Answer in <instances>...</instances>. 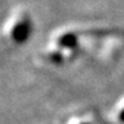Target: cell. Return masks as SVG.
I'll return each instance as SVG.
<instances>
[{"label":"cell","mask_w":124,"mask_h":124,"mask_svg":"<svg viewBox=\"0 0 124 124\" xmlns=\"http://www.w3.org/2000/svg\"><path fill=\"white\" fill-rule=\"evenodd\" d=\"M32 33V24L29 19H23L16 23L12 31V37L16 43H24Z\"/></svg>","instance_id":"6da1fadb"},{"label":"cell","mask_w":124,"mask_h":124,"mask_svg":"<svg viewBox=\"0 0 124 124\" xmlns=\"http://www.w3.org/2000/svg\"><path fill=\"white\" fill-rule=\"evenodd\" d=\"M58 44L66 48H74L77 44V36L75 33H66L58 39Z\"/></svg>","instance_id":"7a4b0ae2"},{"label":"cell","mask_w":124,"mask_h":124,"mask_svg":"<svg viewBox=\"0 0 124 124\" xmlns=\"http://www.w3.org/2000/svg\"><path fill=\"white\" fill-rule=\"evenodd\" d=\"M51 58H52L53 61H56V62H61V60H62V57H61L60 54H57V53L52 54V56H51Z\"/></svg>","instance_id":"3957f363"},{"label":"cell","mask_w":124,"mask_h":124,"mask_svg":"<svg viewBox=\"0 0 124 124\" xmlns=\"http://www.w3.org/2000/svg\"><path fill=\"white\" fill-rule=\"evenodd\" d=\"M119 119H120V120H122V122L124 123V110H123V111L120 113V115H119Z\"/></svg>","instance_id":"277c9868"}]
</instances>
